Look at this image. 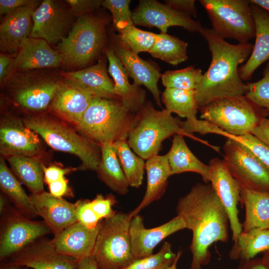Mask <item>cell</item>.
<instances>
[{
    "mask_svg": "<svg viewBox=\"0 0 269 269\" xmlns=\"http://www.w3.org/2000/svg\"><path fill=\"white\" fill-rule=\"evenodd\" d=\"M42 148L37 134L22 120L8 115L0 125V153L2 157L22 156L38 158Z\"/></svg>",
    "mask_w": 269,
    "mask_h": 269,
    "instance_id": "9a60e30c",
    "label": "cell"
},
{
    "mask_svg": "<svg viewBox=\"0 0 269 269\" xmlns=\"http://www.w3.org/2000/svg\"><path fill=\"white\" fill-rule=\"evenodd\" d=\"M66 2L70 6L74 15L79 16L88 13L92 12L100 5L101 0H67Z\"/></svg>",
    "mask_w": 269,
    "mask_h": 269,
    "instance_id": "bcb514c9",
    "label": "cell"
},
{
    "mask_svg": "<svg viewBox=\"0 0 269 269\" xmlns=\"http://www.w3.org/2000/svg\"><path fill=\"white\" fill-rule=\"evenodd\" d=\"M171 174L193 172L200 174L205 183H210V170L208 165L200 161L187 146L184 135H174L171 146L166 153Z\"/></svg>",
    "mask_w": 269,
    "mask_h": 269,
    "instance_id": "f1b7e54d",
    "label": "cell"
},
{
    "mask_svg": "<svg viewBox=\"0 0 269 269\" xmlns=\"http://www.w3.org/2000/svg\"><path fill=\"white\" fill-rule=\"evenodd\" d=\"M0 260H5L37 239L52 233L44 222L33 221L15 207L1 215Z\"/></svg>",
    "mask_w": 269,
    "mask_h": 269,
    "instance_id": "7c38bea8",
    "label": "cell"
},
{
    "mask_svg": "<svg viewBox=\"0 0 269 269\" xmlns=\"http://www.w3.org/2000/svg\"><path fill=\"white\" fill-rule=\"evenodd\" d=\"M51 147L77 156L80 169L96 171L101 158L100 145L56 119L44 115H31L22 120Z\"/></svg>",
    "mask_w": 269,
    "mask_h": 269,
    "instance_id": "277c9868",
    "label": "cell"
},
{
    "mask_svg": "<svg viewBox=\"0 0 269 269\" xmlns=\"http://www.w3.org/2000/svg\"><path fill=\"white\" fill-rule=\"evenodd\" d=\"M0 269H28L26 267L10 263L4 260L1 261Z\"/></svg>",
    "mask_w": 269,
    "mask_h": 269,
    "instance_id": "9f6ffc18",
    "label": "cell"
},
{
    "mask_svg": "<svg viewBox=\"0 0 269 269\" xmlns=\"http://www.w3.org/2000/svg\"><path fill=\"white\" fill-rule=\"evenodd\" d=\"M106 18L91 13L79 16L66 36L58 43L62 64L84 67L96 59L107 42Z\"/></svg>",
    "mask_w": 269,
    "mask_h": 269,
    "instance_id": "8992f818",
    "label": "cell"
},
{
    "mask_svg": "<svg viewBox=\"0 0 269 269\" xmlns=\"http://www.w3.org/2000/svg\"><path fill=\"white\" fill-rule=\"evenodd\" d=\"M186 228L183 219L177 215L168 222L157 227L145 228L143 219L137 214L130 221V235L132 250L135 260L153 254L155 247L168 236Z\"/></svg>",
    "mask_w": 269,
    "mask_h": 269,
    "instance_id": "d6986e66",
    "label": "cell"
},
{
    "mask_svg": "<svg viewBox=\"0 0 269 269\" xmlns=\"http://www.w3.org/2000/svg\"><path fill=\"white\" fill-rule=\"evenodd\" d=\"M226 137L223 159L241 189L269 192V166L243 142Z\"/></svg>",
    "mask_w": 269,
    "mask_h": 269,
    "instance_id": "8fae6325",
    "label": "cell"
},
{
    "mask_svg": "<svg viewBox=\"0 0 269 269\" xmlns=\"http://www.w3.org/2000/svg\"><path fill=\"white\" fill-rule=\"evenodd\" d=\"M181 128L184 132L191 134L198 133L201 134H215L222 135L226 137L227 134L219 128L204 120L197 119L188 121H182Z\"/></svg>",
    "mask_w": 269,
    "mask_h": 269,
    "instance_id": "ee69618b",
    "label": "cell"
},
{
    "mask_svg": "<svg viewBox=\"0 0 269 269\" xmlns=\"http://www.w3.org/2000/svg\"><path fill=\"white\" fill-rule=\"evenodd\" d=\"M39 1L33 0H0V14H7L12 11L23 6L37 7Z\"/></svg>",
    "mask_w": 269,
    "mask_h": 269,
    "instance_id": "c3c4849f",
    "label": "cell"
},
{
    "mask_svg": "<svg viewBox=\"0 0 269 269\" xmlns=\"http://www.w3.org/2000/svg\"><path fill=\"white\" fill-rule=\"evenodd\" d=\"M145 169L147 185L144 195L138 206L129 213L131 219L154 201L160 199L164 194L168 179L172 175L166 154L156 155L147 159Z\"/></svg>",
    "mask_w": 269,
    "mask_h": 269,
    "instance_id": "83f0119b",
    "label": "cell"
},
{
    "mask_svg": "<svg viewBox=\"0 0 269 269\" xmlns=\"http://www.w3.org/2000/svg\"><path fill=\"white\" fill-rule=\"evenodd\" d=\"M108 72L105 60L100 59L96 64L83 69L63 72L60 75L63 81L93 97L118 98Z\"/></svg>",
    "mask_w": 269,
    "mask_h": 269,
    "instance_id": "7402d4cb",
    "label": "cell"
},
{
    "mask_svg": "<svg viewBox=\"0 0 269 269\" xmlns=\"http://www.w3.org/2000/svg\"><path fill=\"white\" fill-rule=\"evenodd\" d=\"M261 259L265 266L267 269H269V250L264 252V255Z\"/></svg>",
    "mask_w": 269,
    "mask_h": 269,
    "instance_id": "91938a15",
    "label": "cell"
},
{
    "mask_svg": "<svg viewBox=\"0 0 269 269\" xmlns=\"http://www.w3.org/2000/svg\"><path fill=\"white\" fill-rule=\"evenodd\" d=\"M114 147L130 186L139 188L143 177L144 160L132 151L127 139L116 141Z\"/></svg>",
    "mask_w": 269,
    "mask_h": 269,
    "instance_id": "74e56055",
    "label": "cell"
},
{
    "mask_svg": "<svg viewBox=\"0 0 269 269\" xmlns=\"http://www.w3.org/2000/svg\"><path fill=\"white\" fill-rule=\"evenodd\" d=\"M109 47L123 65L129 77L133 80V84L145 87L151 93L156 105L161 108L158 87V82L161 75L160 70L129 49L119 40L115 33L111 35Z\"/></svg>",
    "mask_w": 269,
    "mask_h": 269,
    "instance_id": "ac0fdd59",
    "label": "cell"
},
{
    "mask_svg": "<svg viewBox=\"0 0 269 269\" xmlns=\"http://www.w3.org/2000/svg\"><path fill=\"white\" fill-rule=\"evenodd\" d=\"M203 74L194 66L176 70H168L161 74L162 83L165 88L195 90Z\"/></svg>",
    "mask_w": 269,
    "mask_h": 269,
    "instance_id": "f35d334b",
    "label": "cell"
},
{
    "mask_svg": "<svg viewBox=\"0 0 269 269\" xmlns=\"http://www.w3.org/2000/svg\"><path fill=\"white\" fill-rule=\"evenodd\" d=\"M164 1L172 9L191 17H196L197 14L194 0H166Z\"/></svg>",
    "mask_w": 269,
    "mask_h": 269,
    "instance_id": "7dc6e473",
    "label": "cell"
},
{
    "mask_svg": "<svg viewBox=\"0 0 269 269\" xmlns=\"http://www.w3.org/2000/svg\"><path fill=\"white\" fill-rule=\"evenodd\" d=\"M7 197L3 194L0 195V215L2 214L9 207Z\"/></svg>",
    "mask_w": 269,
    "mask_h": 269,
    "instance_id": "6f0895ef",
    "label": "cell"
},
{
    "mask_svg": "<svg viewBox=\"0 0 269 269\" xmlns=\"http://www.w3.org/2000/svg\"><path fill=\"white\" fill-rule=\"evenodd\" d=\"M134 25L156 27L167 33L169 27L179 26L190 32H199L203 27L199 21L155 0H140L133 11Z\"/></svg>",
    "mask_w": 269,
    "mask_h": 269,
    "instance_id": "4fadbf2b",
    "label": "cell"
},
{
    "mask_svg": "<svg viewBox=\"0 0 269 269\" xmlns=\"http://www.w3.org/2000/svg\"><path fill=\"white\" fill-rule=\"evenodd\" d=\"M30 196L37 216L43 219L54 236L77 222L74 203L45 191Z\"/></svg>",
    "mask_w": 269,
    "mask_h": 269,
    "instance_id": "44dd1931",
    "label": "cell"
},
{
    "mask_svg": "<svg viewBox=\"0 0 269 269\" xmlns=\"http://www.w3.org/2000/svg\"><path fill=\"white\" fill-rule=\"evenodd\" d=\"M43 169L44 180L47 184L64 178L65 175L69 173L72 170L70 168H62L55 165L47 167L44 165Z\"/></svg>",
    "mask_w": 269,
    "mask_h": 269,
    "instance_id": "681fc988",
    "label": "cell"
},
{
    "mask_svg": "<svg viewBox=\"0 0 269 269\" xmlns=\"http://www.w3.org/2000/svg\"><path fill=\"white\" fill-rule=\"evenodd\" d=\"M236 138L248 146L264 163L269 166V147L252 134Z\"/></svg>",
    "mask_w": 269,
    "mask_h": 269,
    "instance_id": "f6af8a7d",
    "label": "cell"
},
{
    "mask_svg": "<svg viewBox=\"0 0 269 269\" xmlns=\"http://www.w3.org/2000/svg\"><path fill=\"white\" fill-rule=\"evenodd\" d=\"M62 64L59 54L46 41L29 37L20 44L7 76L15 72L53 68Z\"/></svg>",
    "mask_w": 269,
    "mask_h": 269,
    "instance_id": "ffe728a7",
    "label": "cell"
},
{
    "mask_svg": "<svg viewBox=\"0 0 269 269\" xmlns=\"http://www.w3.org/2000/svg\"><path fill=\"white\" fill-rule=\"evenodd\" d=\"M208 165L211 175L210 182L227 214L232 232V240L235 245L243 231L238 209L241 201V188L230 173L224 159L214 157L210 160Z\"/></svg>",
    "mask_w": 269,
    "mask_h": 269,
    "instance_id": "5bb4252c",
    "label": "cell"
},
{
    "mask_svg": "<svg viewBox=\"0 0 269 269\" xmlns=\"http://www.w3.org/2000/svg\"><path fill=\"white\" fill-rule=\"evenodd\" d=\"M251 3L255 25V43L250 56L239 69L243 81L250 80L257 69L269 60V11Z\"/></svg>",
    "mask_w": 269,
    "mask_h": 269,
    "instance_id": "d4e9b609",
    "label": "cell"
},
{
    "mask_svg": "<svg viewBox=\"0 0 269 269\" xmlns=\"http://www.w3.org/2000/svg\"><path fill=\"white\" fill-rule=\"evenodd\" d=\"M212 25L221 38L246 43L255 36V25L248 0H200Z\"/></svg>",
    "mask_w": 269,
    "mask_h": 269,
    "instance_id": "9c48e42d",
    "label": "cell"
},
{
    "mask_svg": "<svg viewBox=\"0 0 269 269\" xmlns=\"http://www.w3.org/2000/svg\"><path fill=\"white\" fill-rule=\"evenodd\" d=\"M130 3V0H102L101 5L111 12L114 27L118 32L134 25Z\"/></svg>",
    "mask_w": 269,
    "mask_h": 269,
    "instance_id": "b9f144b4",
    "label": "cell"
},
{
    "mask_svg": "<svg viewBox=\"0 0 269 269\" xmlns=\"http://www.w3.org/2000/svg\"><path fill=\"white\" fill-rule=\"evenodd\" d=\"M268 229L269 230V227L268 228Z\"/></svg>",
    "mask_w": 269,
    "mask_h": 269,
    "instance_id": "6125c7cd",
    "label": "cell"
},
{
    "mask_svg": "<svg viewBox=\"0 0 269 269\" xmlns=\"http://www.w3.org/2000/svg\"><path fill=\"white\" fill-rule=\"evenodd\" d=\"M0 187L3 193L23 215L30 219L37 216L30 196L27 195L9 170L3 157L0 159Z\"/></svg>",
    "mask_w": 269,
    "mask_h": 269,
    "instance_id": "d6a6232c",
    "label": "cell"
},
{
    "mask_svg": "<svg viewBox=\"0 0 269 269\" xmlns=\"http://www.w3.org/2000/svg\"><path fill=\"white\" fill-rule=\"evenodd\" d=\"M129 213L116 212L101 223L92 256L99 269H123L135 259Z\"/></svg>",
    "mask_w": 269,
    "mask_h": 269,
    "instance_id": "ba28073f",
    "label": "cell"
},
{
    "mask_svg": "<svg viewBox=\"0 0 269 269\" xmlns=\"http://www.w3.org/2000/svg\"><path fill=\"white\" fill-rule=\"evenodd\" d=\"M105 53L109 62L108 71L114 80L115 94L137 113L146 102V92L140 86L130 83L126 69L110 47L105 48Z\"/></svg>",
    "mask_w": 269,
    "mask_h": 269,
    "instance_id": "4316f807",
    "label": "cell"
},
{
    "mask_svg": "<svg viewBox=\"0 0 269 269\" xmlns=\"http://www.w3.org/2000/svg\"><path fill=\"white\" fill-rule=\"evenodd\" d=\"M241 203L245 209L242 232L269 227V192L241 189Z\"/></svg>",
    "mask_w": 269,
    "mask_h": 269,
    "instance_id": "4dcf8cb0",
    "label": "cell"
},
{
    "mask_svg": "<svg viewBox=\"0 0 269 269\" xmlns=\"http://www.w3.org/2000/svg\"><path fill=\"white\" fill-rule=\"evenodd\" d=\"M268 250H269V230L255 228L248 232H242L229 256L231 260L245 261L254 259L259 253Z\"/></svg>",
    "mask_w": 269,
    "mask_h": 269,
    "instance_id": "e575fe53",
    "label": "cell"
},
{
    "mask_svg": "<svg viewBox=\"0 0 269 269\" xmlns=\"http://www.w3.org/2000/svg\"><path fill=\"white\" fill-rule=\"evenodd\" d=\"M5 261L32 269H75L78 264L75 259L58 252L52 240L43 237Z\"/></svg>",
    "mask_w": 269,
    "mask_h": 269,
    "instance_id": "e0dca14e",
    "label": "cell"
},
{
    "mask_svg": "<svg viewBox=\"0 0 269 269\" xmlns=\"http://www.w3.org/2000/svg\"><path fill=\"white\" fill-rule=\"evenodd\" d=\"M200 117L219 128L226 137L252 134L261 121L269 116L245 95L225 98L201 108Z\"/></svg>",
    "mask_w": 269,
    "mask_h": 269,
    "instance_id": "52a82bcc",
    "label": "cell"
},
{
    "mask_svg": "<svg viewBox=\"0 0 269 269\" xmlns=\"http://www.w3.org/2000/svg\"><path fill=\"white\" fill-rule=\"evenodd\" d=\"M161 101L165 109L171 114H176L188 121L197 119L199 109L195 90L165 88L162 93Z\"/></svg>",
    "mask_w": 269,
    "mask_h": 269,
    "instance_id": "8d00e7d4",
    "label": "cell"
},
{
    "mask_svg": "<svg viewBox=\"0 0 269 269\" xmlns=\"http://www.w3.org/2000/svg\"><path fill=\"white\" fill-rule=\"evenodd\" d=\"M36 7L23 6L6 15L0 25V49L2 53L17 52L21 43L29 37L33 28L32 16Z\"/></svg>",
    "mask_w": 269,
    "mask_h": 269,
    "instance_id": "cb8c5ba5",
    "label": "cell"
},
{
    "mask_svg": "<svg viewBox=\"0 0 269 269\" xmlns=\"http://www.w3.org/2000/svg\"><path fill=\"white\" fill-rule=\"evenodd\" d=\"M237 269H267L260 258L240 261Z\"/></svg>",
    "mask_w": 269,
    "mask_h": 269,
    "instance_id": "db71d44e",
    "label": "cell"
},
{
    "mask_svg": "<svg viewBox=\"0 0 269 269\" xmlns=\"http://www.w3.org/2000/svg\"><path fill=\"white\" fill-rule=\"evenodd\" d=\"M117 202L112 194L105 196L99 194L92 200L80 199L74 203L77 221L88 228H95L116 213L113 207Z\"/></svg>",
    "mask_w": 269,
    "mask_h": 269,
    "instance_id": "1f68e13d",
    "label": "cell"
},
{
    "mask_svg": "<svg viewBox=\"0 0 269 269\" xmlns=\"http://www.w3.org/2000/svg\"><path fill=\"white\" fill-rule=\"evenodd\" d=\"M176 255L172 251L171 244L164 242L157 253L134 260L123 269H166L172 264Z\"/></svg>",
    "mask_w": 269,
    "mask_h": 269,
    "instance_id": "60d3db41",
    "label": "cell"
},
{
    "mask_svg": "<svg viewBox=\"0 0 269 269\" xmlns=\"http://www.w3.org/2000/svg\"><path fill=\"white\" fill-rule=\"evenodd\" d=\"M246 96L258 106L269 112V62L263 72V77L254 82H247Z\"/></svg>",
    "mask_w": 269,
    "mask_h": 269,
    "instance_id": "7bdbcfd3",
    "label": "cell"
},
{
    "mask_svg": "<svg viewBox=\"0 0 269 269\" xmlns=\"http://www.w3.org/2000/svg\"><path fill=\"white\" fill-rule=\"evenodd\" d=\"M6 158L12 172L32 194L44 191L43 164L38 158L22 156Z\"/></svg>",
    "mask_w": 269,
    "mask_h": 269,
    "instance_id": "836d02e7",
    "label": "cell"
},
{
    "mask_svg": "<svg viewBox=\"0 0 269 269\" xmlns=\"http://www.w3.org/2000/svg\"><path fill=\"white\" fill-rule=\"evenodd\" d=\"M93 97L61 79L49 108L58 116L77 127Z\"/></svg>",
    "mask_w": 269,
    "mask_h": 269,
    "instance_id": "484cf974",
    "label": "cell"
},
{
    "mask_svg": "<svg viewBox=\"0 0 269 269\" xmlns=\"http://www.w3.org/2000/svg\"><path fill=\"white\" fill-rule=\"evenodd\" d=\"M101 223L89 228L77 221L68 227L52 239L56 251L78 262L92 256Z\"/></svg>",
    "mask_w": 269,
    "mask_h": 269,
    "instance_id": "603a6c76",
    "label": "cell"
},
{
    "mask_svg": "<svg viewBox=\"0 0 269 269\" xmlns=\"http://www.w3.org/2000/svg\"><path fill=\"white\" fill-rule=\"evenodd\" d=\"M137 121V113L120 98L93 97L77 127L83 135L100 145L128 139Z\"/></svg>",
    "mask_w": 269,
    "mask_h": 269,
    "instance_id": "3957f363",
    "label": "cell"
},
{
    "mask_svg": "<svg viewBox=\"0 0 269 269\" xmlns=\"http://www.w3.org/2000/svg\"><path fill=\"white\" fill-rule=\"evenodd\" d=\"M61 82L54 75L34 70L12 73L2 83L16 105L37 113L49 108Z\"/></svg>",
    "mask_w": 269,
    "mask_h": 269,
    "instance_id": "30bf717a",
    "label": "cell"
},
{
    "mask_svg": "<svg viewBox=\"0 0 269 269\" xmlns=\"http://www.w3.org/2000/svg\"><path fill=\"white\" fill-rule=\"evenodd\" d=\"M176 211L192 232L190 269H202L210 262V247L228 241L229 221L225 209L210 183H197L179 199Z\"/></svg>",
    "mask_w": 269,
    "mask_h": 269,
    "instance_id": "6da1fadb",
    "label": "cell"
},
{
    "mask_svg": "<svg viewBox=\"0 0 269 269\" xmlns=\"http://www.w3.org/2000/svg\"><path fill=\"white\" fill-rule=\"evenodd\" d=\"M199 33L206 41L212 58L195 90L199 110L220 99L246 95L248 87L240 77L239 66L247 61L254 45L231 44L212 28L203 27Z\"/></svg>",
    "mask_w": 269,
    "mask_h": 269,
    "instance_id": "7a4b0ae2",
    "label": "cell"
},
{
    "mask_svg": "<svg viewBox=\"0 0 269 269\" xmlns=\"http://www.w3.org/2000/svg\"><path fill=\"white\" fill-rule=\"evenodd\" d=\"M188 43L167 33H155L154 44L148 52L153 57L172 65L188 59Z\"/></svg>",
    "mask_w": 269,
    "mask_h": 269,
    "instance_id": "d590c367",
    "label": "cell"
},
{
    "mask_svg": "<svg viewBox=\"0 0 269 269\" xmlns=\"http://www.w3.org/2000/svg\"><path fill=\"white\" fill-rule=\"evenodd\" d=\"M250 1L269 11V0H251Z\"/></svg>",
    "mask_w": 269,
    "mask_h": 269,
    "instance_id": "680465c9",
    "label": "cell"
},
{
    "mask_svg": "<svg viewBox=\"0 0 269 269\" xmlns=\"http://www.w3.org/2000/svg\"><path fill=\"white\" fill-rule=\"evenodd\" d=\"M75 269H99L97 263L92 256L78 262Z\"/></svg>",
    "mask_w": 269,
    "mask_h": 269,
    "instance_id": "11a10c76",
    "label": "cell"
},
{
    "mask_svg": "<svg viewBox=\"0 0 269 269\" xmlns=\"http://www.w3.org/2000/svg\"><path fill=\"white\" fill-rule=\"evenodd\" d=\"M73 15L71 8L58 1L43 0L33 12L29 37L44 39L49 44L59 43L67 35Z\"/></svg>",
    "mask_w": 269,
    "mask_h": 269,
    "instance_id": "2e32d148",
    "label": "cell"
},
{
    "mask_svg": "<svg viewBox=\"0 0 269 269\" xmlns=\"http://www.w3.org/2000/svg\"><path fill=\"white\" fill-rule=\"evenodd\" d=\"M10 55L0 53V81L2 83L7 77L10 67L13 61Z\"/></svg>",
    "mask_w": 269,
    "mask_h": 269,
    "instance_id": "f5cc1de1",
    "label": "cell"
},
{
    "mask_svg": "<svg viewBox=\"0 0 269 269\" xmlns=\"http://www.w3.org/2000/svg\"><path fill=\"white\" fill-rule=\"evenodd\" d=\"M116 35L126 47L136 54L142 52H149L155 40V33L142 30L135 25L118 32Z\"/></svg>",
    "mask_w": 269,
    "mask_h": 269,
    "instance_id": "ab89813d",
    "label": "cell"
},
{
    "mask_svg": "<svg viewBox=\"0 0 269 269\" xmlns=\"http://www.w3.org/2000/svg\"><path fill=\"white\" fill-rule=\"evenodd\" d=\"M101 158L96 171L98 177L108 187L120 195H126L130 186L114 149V142L100 145Z\"/></svg>",
    "mask_w": 269,
    "mask_h": 269,
    "instance_id": "f546056e",
    "label": "cell"
},
{
    "mask_svg": "<svg viewBox=\"0 0 269 269\" xmlns=\"http://www.w3.org/2000/svg\"><path fill=\"white\" fill-rule=\"evenodd\" d=\"M137 115V123L127 140L131 148L144 160L158 155L162 142L172 135L181 134L195 138L183 131L180 119L165 109H156L150 101L145 102Z\"/></svg>",
    "mask_w": 269,
    "mask_h": 269,
    "instance_id": "5b68a950",
    "label": "cell"
},
{
    "mask_svg": "<svg viewBox=\"0 0 269 269\" xmlns=\"http://www.w3.org/2000/svg\"><path fill=\"white\" fill-rule=\"evenodd\" d=\"M252 134L269 147V119L266 118L263 119Z\"/></svg>",
    "mask_w": 269,
    "mask_h": 269,
    "instance_id": "816d5d0a",
    "label": "cell"
},
{
    "mask_svg": "<svg viewBox=\"0 0 269 269\" xmlns=\"http://www.w3.org/2000/svg\"><path fill=\"white\" fill-rule=\"evenodd\" d=\"M50 193L54 197L62 198L69 192L68 181L65 177L48 184Z\"/></svg>",
    "mask_w": 269,
    "mask_h": 269,
    "instance_id": "f907efd6",
    "label": "cell"
},
{
    "mask_svg": "<svg viewBox=\"0 0 269 269\" xmlns=\"http://www.w3.org/2000/svg\"><path fill=\"white\" fill-rule=\"evenodd\" d=\"M181 254L182 251L178 250V252L177 253L176 257L173 262L170 266H169L166 269H177V264L180 256H181Z\"/></svg>",
    "mask_w": 269,
    "mask_h": 269,
    "instance_id": "94428289",
    "label": "cell"
}]
</instances>
